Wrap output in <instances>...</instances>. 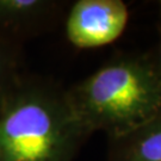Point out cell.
<instances>
[{
	"label": "cell",
	"instance_id": "obj_7",
	"mask_svg": "<svg viewBox=\"0 0 161 161\" xmlns=\"http://www.w3.org/2000/svg\"><path fill=\"white\" fill-rule=\"evenodd\" d=\"M152 58H153V61L155 64V67L158 69V73L161 78V28H160V41H159V46H158V49H156L155 53L150 54Z\"/></svg>",
	"mask_w": 161,
	"mask_h": 161
},
{
	"label": "cell",
	"instance_id": "obj_8",
	"mask_svg": "<svg viewBox=\"0 0 161 161\" xmlns=\"http://www.w3.org/2000/svg\"><path fill=\"white\" fill-rule=\"evenodd\" d=\"M160 8H161V1H160Z\"/></svg>",
	"mask_w": 161,
	"mask_h": 161
},
{
	"label": "cell",
	"instance_id": "obj_3",
	"mask_svg": "<svg viewBox=\"0 0 161 161\" xmlns=\"http://www.w3.org/2000/svg\"><path fill=\"white\" fill-rule=\"evenodd\" d=\"M127 22V5L121 0H79L69 10L66 36L76 48L103 47L121 36Z\"/></svg>",
	"mask_w": 161,
	"mask_h": 161
},
{
	"label": "cell",
	"instance_id": "obj_1",
	"mask_svg": "<svg viewBox=\"0 0 161 161\" xmlns=\"http://www.w3.org/2000/svg\"><path fill=\"white\" fill-rule=\"evenodd\" d=\"M88 132L58 82L29 73L0 109V161H74Z\"/></svg>",
	"mask_w": 161,
	"mask_h": 161
},
{
	"label": "cell",
	"instance_id": "obj_6",
	"mask_svg": "<svg viewBox=\"0 0 161 161\" xmlns=\"http://www.w3.org/2000/svg\"><path fill=\"white\" fill-rule=\"evenodd\" d=\"M26 73L22 44L0 37V109Z\"/></svg>",
	"mask_w": 161,
	"mask_h": 161
},
{
	"label": "cell",
	"instance_id": "obj_5",
	"mask_svg": "<svg viewBox=\"0 0 161 161\" xmlns=\"http://www.w3.org/2000/svg\"><path fill=\"white\" fill-rule=\"evenodd\" d=\"M109 161H161V115L129 135L109 140Z\"/></svg>",
	"mask_w": 161,
	"mask_h": 161
},
{
	"label": "cell",
	"instance_id": "obj_4",
	"mask_svg": "<svg viewBox=\"0 0 161 161\" xmlns=\"http://www.w3.org/2000/svg\"><path fill=\"white\" fill-rule=\"evenodd\" d=\"M58 8L48 0H0V37L23 44L53 23Z\"/></svg>",
	"mask_w": 161,
	"mask_h": 161
},
{
	"label": "cell",
	"instance_id": "obj_2",
	"mask_svg": "<svg viewBox=\"0 0 161 161\" xmlns=\"http://www.w3.org/2000/svg\"><path fill=\"white\" fill-rule=\"evenodd\" d=\"M75 116L91 135L123 137L161 115V78L150 54L106 61L67 90Z\"/></svg>",
	"mask_w": 161,
	"mask_h": 161
}]
</instances>
